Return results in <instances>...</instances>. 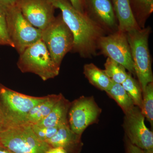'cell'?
<instances>
[{
    "label": "cell",
    "instance_id": "6da1fadb",
    "mask_svg": "<svg viewBox=\"0 0 153 153\" xmlns=\"http://www.w3.org/2000/svg\"><path fill=\"white\" fill-rule=\"evenodd\" d=\"M56 9H59L64 22L74 37L72 51L88 58L96 54L100 39L106 31L86 14L73 7L68 0H51Z\"/></svg>",
    "mask_w": 153,
    "mask_h": 153
},
{
    "label": "cell",
    "instance_id": "7a4b0ae2",
    "mask_svg": "<svg viewBox=\"0 0 153 153\" xmlns=\"http://www.w3.org/2000/svg\"><path fill=\"white\" fill-rule=\"evenodd\" d=\"M46 97L26 95L0 84V108L7 128L28 123L27 118L31 110Z\"/></svg>",
    "mask_w": 153,
    "mask_h": 153
},
{
    "label": "cell",
    "instance_id": "3957f363",
    "mask_svg": "<svg viewBox=\"0 0 153 153\" xmlns=\"http://www.w3.org/2000/svg\"><path fill=\"white\" fill-rule=\"evenodd\" d=\"M150 28H140L126 33L133 62L135 75L143 92L147 85L153 82L152 61L149 47Z\"/></svg>",
    "mask_w": 153,
    "mask_h": 153
},
{
    "label": "cell",
    "instance_id": "277c9868",
    "mask_svg": "<svg viewBox=\"0 0 153 153\" xmlns=\"http://www.w3.org/2000/svg\"><path fill=\"white\" fill-rule=\"evenodd\" d=\"M17 66L23 73H34L44 81L57 76L60 69V66L52 60L46 45L41 40L19 55Z\"/></svg>",
    "mask_w": 153,
    "mask_h": 153
},
{
    "label": "cell",
    "instance_id": "5b68a950",
    "mask_svg": "<svg viewBox=\"0 0 153 153\" xmlns=\"http://www.w3.org/2000/svg\"><path fill=\"white\" fill-rule=\"evenodd\" d=\"M41 40L46 45L52 60L60 66L67 53L72 51L74 37L63 21L61 14L44 30H42Z\"/></svg>",
    "mask_w": 153,
    "mask_h": 153
},
{
    "label": "cell",
    "instance_id": "8992f818",
    "mask_svg": "<svg viewBox=\"0 0 153 153\" xmlns=\"http://www.w3.org/2000/svg\"><path fill=\"white\" fill-rule=\"evenodd\" d=\"M0 143L13 153H46L51 148L38 138L29 123L1 132Z\"/></svg>",
    "mask_w": 153,
    "mask_h": 153
},
{
    "label": "cell",
    "instance_id": "52a82bcc",
    "mask_svg": "<svg viewBox=\"0 0 153 153\" xmlns=\"http://www.w3.org/2000/svg\"><path fill=\"white\" fill-rule=\"evenodd\" d=\"M5 16L9 38L19 55L41 40L42 30L25 19L18 5L10 9Z\"/></svg>",
    "mask_w": 153,
    "mask_h": 153
},
{
    "label": "cell",
    "instance_id": "ba28073f",
    "mask_svg": "<svg viewBox=\"0 0 153 153\" xmlns=\"http://www.w3.org/2000/svg\"><path fill=\"white\" fill-rule=\"evenodd\" d=\"M98 49L107 57L114 60L135 75L126 33L117 30L100 39Z\"/></svg>",
    "mask_w": 153,
    "mask_h": 153
},
{
    "label": "cell",
    "instance_id": "9c48e42d",
    "mask_svg": "<svg viewBox=\"0 0 153 153\" xmlns=\"http://www.w3.org/2000/svg\"><path fill=\"white\" fill-rule=\"evenodd\" d=\"M101 112L92 97H81L71 102L68 115L70 128L81 135L88 126L97 122Z\"/></svg>",
    "mask_w": 153,
    "mask_h": 153
},
{
    "label": "cell",
    "instance_id": "30bf717a",
    "mask_svg": "<svg viewBox=\"0 0 153 153\" xmlns=\"http://www.w3.org/2000/svg\"><path fill=\"white\" fill-rule=\"evenodd\" d=\"M123 126L126 137L133 144L143 150L153 149V133L146 126L145 117L138 107L125 114Z\"/></svg>",
    "mask_w": 153,
    "mask_h": 153
},
{
    "label": "cell",
    "instance_id": "8fae6325",
    "mask_svg": "<svg viewBox=\"0 0 153 153\" xmlns=\"http://www.w3.org/2000/svg\"><path fill=\"white\" fill-rule=\"evenodd\" d=\"M18 6L25 19L41 30L47 27L55 17L56 8L51 0H19Z\"/></svg>",
    "mask_w": 153,
    "mask_h": 153
},
{
    "label": "cell",
    "instance_id": "7c38bea8",
    "mask_svg": "<svg viewBox=\"0 0 153 153\" xmlns=\"http://www.w3.org/2000/svg\"><path fill=\"white\" fill-rule=\"evenodd\" d=\"M85 12L105 31L113 33L118 30L111 0H85Z\"/></svg>",
    "mask_w": 153,
    "mask_h": 153
},
{
    "label": "cell",
    "instance_id": "4fadbf2b",
    "mask_svg": "<svg viewBox=\"0 0 153 153\" xmlns=\"http://www.w3.org/2000/svg\"><path fill=\"white\" fill-rule=\"evenodd\" d=\"M81 136L71 130L68 123L60 126L56 134L46 143L51 147L63 148L68 153H79L82 146Z\"/></svg>",
    "mask_w": 153,
    "mask_h": 153
},
{
    "label": "cell",
    "instance_id": "5bb4252c",
    "mask_svg": "<svg viewBox=\"0 0 153 153\" xmlns=\"http://www.w3.org/2000/svg\"><path fill=\"white\" fill-rule=\"evenodd\" d=\"M111 2L118 22V30L126 33L140 29L134 17L129 0H111Z\"/></svg>",
    "mask_w": 153,
    "mask_h": 153
},
{
    "label": "cell",
    "instance_id": "9a60e30c",
    "mask_svg": "<svg viewBox=\"0 0 153 153\" xmlns=\"http://www.w3.org/2000/svg\"><path fill=\"white\" fill-rule=\"evenodd\" d=\"M70 105L71 102L63 96L49 115L36 125L40 126L54 127L68 123V112Z\"/></svg>",
    "mask_w": 153,
    "mask_h": 153
},
{
    "label": "cell",
    "instance_id": "2e32d148",
    "mask_svg": "<svg viewBox=\"0 0 153 153\" xmlns=\"http://www.w3.org/2000/svg\"><path fill=\"white\" fill-rule=\"evenodd\" d=\"M63 95L51 94L47 96L45 100L34 107L28 115L27 121L30 124H36L43 120L52 111Z\"/></svg>",
    "mask_w": 153,
    "mask_h": 153
},
{
    "label": "cell",
    "instance_id": "e0dca14e",
    "mask_svg": "<svg viewBox=\"0 0 153 153\" xmlns=\"http://www.w3.org/2000/svg\"><path fill=\"white\" fill-rule=\"evenodd\" d=\"M83 74L91 85L101 90L105 91L113 82L104 70L100 69L93 63L84 65Z\"/></svg>",
    "mask_w": 153,
    "mask_h": 153
},
{
    "label": "cell",
    "instance_id": "ac0fdd59",
    "mask_svg": "<svg viewBox=\"0 0 153 153\" xmlns=\"http://www.w3.org/2000/svg\"><path fill=\"white\" fill-rule=\"evenodd\" d=\"M106 93L116 102L126 114L135 106L128 94L121 84L113 82L110 87L105 91Z\"/></svg>",
    "mask_w": 153,
    "mask_h": 153
},
{
    "label": "cell",
    "instance_id": "d6986e66",
    "mask_svg": "<svg viewBox=\"0 0 153 153\" xmlns=\"http://www.w3.org/2000/svg\"><path fill=\"white\" fill-rule=\"evenodd\" d=\"M133 13L140 27L152 13L153 0H129Z\"/></svg>",
    "mask_w": 153,
    "mask_h": 153
},
{
    "label": "cell",
    "instance_id": "ffe728a7",
    "mask_svg": "<svg viewBox=\"0 0 153 153\" xmlns=\"http://www.w3.org/2000/svg\"><path fill=\"white\" fill-rule=\"evenodd\" d=\"M104 67L105 74L115 83L122 84L128 75L123 66L108 57L105 63Z\"/></svg>",
    "mask_w": 153,
    "mask_h": 153
},
{
    "label": "cell",
    "instance_id": "44dd1931",
    "mask_svg": "<svg viewBox=\"0 0 153 153\" xmlns=\"http://www.w3.org/2000/svg\"><path fill=\"white\" fill-rule=\"evenodd\" d=\"M122 85L130 97L135 106L140 109L142 102L143 91L139 82L128 72V75Z\"/></svg>",
    "mask_w": 153,
    "mask_h": 153
},
{
    "label": "cell",
    "instance_id": "7402d4cb",
    "mask_svg": "<svg viewBox=\"0 0 153 153\" xmlns=\"http://www.w3.org/2000/svg\"><path fill=\"white\" fill-rule=\"evenodd\" d=\"M141 111L151 124L153 126V82L147 85L143 92L142 102Z\"/></svg>",
    "mask_w": 153,
    "mask_h": 153
},
{
    "label": "cell",
    "instance_id": "603a6c76",
    "mask_svg": "<svg viewBox=\"0 0 153 153\" xmlns=\"http://www.w3.org/2000/svg\"><path fill=\"white\" fill-rule=\"evenodd\" d=\"M34 133L38 138L46 142L50 139L57 132L60 126L46 127L40 126L36 124H30Z\"/></svg>",
    "mask_w": 153,
    "mask_h": 153
},
{
    "label": "cell",
    "instance_id": "cb8c5ba5",
    "mask_svg": "<svg viewBox=\"0 0 153 153\" xmlns=\"http://www.w3.org/2000/svg\"><path fill=\"white\" fill-rule=\"evenodd\" d=\"M0 46H10L13 48L8 34L5 14L0 10Z\"/></svg>",
    "mask_w": 153,
    "mask_h": 153
},
{
    "label": "cell",
    "instance_id": "d4e9b609",
    "mask_svg": "<svg viewBox=\"0 0 153 153\" xmlns=\"http://www.w3.org/2000/svg\"><path fill=\"white\" fill-rule=\"evenodd\" d=\"M19 0H0V10L5 14L10 9L18 5Z\"/></svg>",
    "mask_w": 153,
    "mask_h": 153
},
{
    "label": "cell",
    "instance_id": "484cf974",
    "mask_svg": "<svg viewBox=\"0 0 153 153\" xmlns=\"http://www.w3.org/2000/svg\"><path fill=\"white\" fill-rule=\"evenodd\" d=\"M125 137L126 153H143V149L132 144Z\"/></svg>",
    "mask_w": 153,
    "mask_h": 153
},
{
    "label": "cell",
    "instance_id": "4316f807",
    "mask_svg": "<svg viewBox=\"0 0 153 153\" xmlns=\"http://www.w3.org/2000/svg\"><path fill=\"white\" fill-rule=\"evenodd\" d=\"M74 9L80 13L85 14V0H68Z\"/></svg>",
    "mask_w": 153,
    "mask_h": 153
},
{
    "label": "cell",
    "instance_id": "83f0119b",
    "mask_svg": "<svg viewBox=\"0 0 153 153\" xmlns=\"http://www.w3.org/2000/svg\"><path fill=\"white\" fill-rule=\"evenodd\" d=\"M46 153H68L62 147H51L46 152Z\"/></svg>",
    "mask_w": 153,
    "mask_h": 153
},
{
    "label": "cell",
    "instance_id": "f1b7e54d",
    "mask_svg": "<svg viewBox=\"0 0 153 153\" xmlns=\"http://www.w3.org/2000/svg\"><path fill=\"white\" fill-rule=\"evenodd\" d=\"M7 128L2 112L0 108V132Z\"/></svg>",
    "mask_w": 153,
    "mask_h": 153
},
{
    "label": "cell",
    "instance_id": "f546056e",
    "mask_svg": "<svg viewBox=\"0 0 153 153\" xmlns=\"http://www.w3.org/2000/svg\"><path fill=\"white\" fill-rule=\"evenodd\" d=\"M0 153H13L7 148L0 143Z\"/></svg>",
    "mask_w": 153,
    "mask_h": 153
},
{
    "label": "cell",
    "instance_id": "4dcf8cb0",
    "mask_svg": "<svg viewBox=\"0 0 153 153\" xmlns=\"http://www.w3.org/2000/svg\"><path fill=\"white\" fill-rule=\"evenodd\" d=\"M143 153H153V149L143 150Z\"/></svg>",
    "mask_w": 153,
    "mask_h": 153
}]
</instances>
